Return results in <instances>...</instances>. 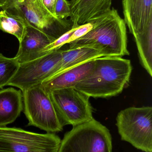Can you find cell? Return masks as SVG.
I'll use <instances>...</instances> for the list:
<instances>
[{
	"label": "cell",
	"instance_id": "5",
	"mask_svg": "<svg viewBox=\"0 0 152 152\" xmlns=\"http://www.w3.org/2000/svg\"><path fill=\"white\" fill-rule=\"evenodd\" d=\"M23 110L29 126H34L48 133L61 132L63 126L58 117L49 93L42 84L22 91Z\"/></svg>",
	"mask_w": 152,
	"mask_h": 152
},
{
	"label": "cell",
	"instance_id": "14",
	"mask_svg": "<svg viewBox=\"0 0 152 152\" xmlns=\"http://www.w3.org/2000/svg\"><path fill=\"white\" fill-rule=\"evenodd\" d=\"M22 91L12 87L0 90V127L14 122L23 110Z\"/></svg>",
	"mask_w": 152,
	"mask_h": 152
},
{
	"label": "cell",
	"instance_id": "10",
	"mask_svg": "<svg viewBox=\"0 0 152 152\" xmlns=\"http://www.w3.org/2000/svg\"><path fill=\"white\" fill-rule=\"evenodd\" d=\"M124 21L136 45L148 43L152 37V0H122Z\"/></svg>",
	"mask_w": 152,
	"mask_h": 152
},
{
	"label": "cell",
	"instance_id": "17",
	"mask_svg": "<svg viewBox=\"0 0 152 152\" xmlns=\"http://www.w3.org/2000/svg\"><path fill=\"white\" fill-rule=\"evenodd\" d=\"M19 64L15 57L7 58L0 53V88L7 86L17 72Z\"/></svg>",
	"mask_w": 152,
	"mask_h": 152
},
{
	"label": "cell",
	"instance_id": "19",
	"mask_svg": "<svg viewBox=\"0 0 152 152\" xmlns=\"http://www.w3.org/2000/svg\"><path fill=\"white\" fill-rule=\"evenodd\" d=\"M93 26V24L91 22H89L76 27L70 37L69 43L79 39L85 35L92 29Z\"/></svg>",
	"mask_w": 152,
	"mask_h": 152
},
{
	"label": "cell",
	"instance_id": "1",
	"mask_svg": "<svg viewBox=\"0 0 152 152\" xmlns=\"http://www.w3.org/2000/svg\"><path fill=\"white\" fill-rule=\"evenodd\" d=\"M93 70L75 88L89 97L107 98L117 95L129 84L130 60L122 57H102L95 59Z\"/></svg>",
	"mask_w": 152,
	"mask_h": 152
},
{
	"label": "cell",
	"instance_id": "6",
	"mask_svg": "<svg viewBox=\"0 0 152 152\" xmlns=\"http://www.w3.org/2000/svg\"><path fill=\"white\" fill-rule=\"evenodd\" d=\"M1 9L19 15L29 26L43 32L54 40L70 29L66 28L63 20L48 11L42 0H8Z\"/></svg>",
	"mask_w": 152,
	"mask_h": 152
},
{
	"label": "cell",
	"instance_id": "15",
	"mask_svg": "<svg viewBox=\"0 0 152 152\" xmlns=\"http://www.w3.org/2000/svg\"><path fill=\"white\" fill-rule=\"evenodd\" d=\"M102 57L100 51L91 46H82L63 50L61 60L49 78L81 63Z\"/></svg>",
	"mask_w": 152,
	"mask_h": 152
},
{
	"label": "cell",
	"instance_id": "9",
	"mask_svg": "<svg viewBox=\"0 0 152 152\" xmlns=\"http://www.w3.org/2000/svg\"><path fill=\"white\" fill-rule=\"evenodd\" d=\"M63 50L53 51L33 60L20 63L16 74L7 86L21 91L38 84L51 76L62 57Z\"/></svg>",
	"mask_w": 152,
	"mask_h": 152
},
{
	"label": "cell",
	"instance_id": "4",
	"mask_svg": "<svg viewBox=\"0 0 152 152\" xmlns=\"http://www.w3.org/2000/svg\"><path fill=\"white\" fill-rule=\"evenodd\" d=\"M112 149L109 130L93 118L67 132L58 152H112Z\"/></svg>",
	"mask_w": 152,
	"mask_h": 152
},
{
	"label": "cell",
	"instance_id": "20",
	"mask_svg": "<svg viewBox=\"0 0 152 152\" xmlns=\"http://www.w3.org/2000/svg\"><path fill=\"white\" fill-rule=\"evenodd\" d=\"M56 1V0H42L43 4L46 8L52 15L55 17H56L54 14V10Z\"/></svg>",
	"mask_w": 152,
	"mask_h": 152
},
{
	"label": "cell",
	"instance_id": "2",
	"mask_svg": "<svg viewBox=\"0 0 152 152\" xmlns=\"http://www.w3.org/2000/svg\"><path fill=\"white\" fill-rule=\"evenodd\" d=\"M90 22L93 24L92 29L80 38L69 43V48L91 46L100 51L103 57L129 55L126 25L117 10L111 8Z\"/></svg>",
	"mask_w": 152,
	"mask_h": 152
},
{
	"label": "cell",
	"instance_id": "7",
	"mask_svg": "<svg viewBox=\"0 0 152 152\" xmlns=\"http://www.w3.org/2000/svg\"><path fill=\"white\" fill-rule=\"evenodd\" d=\"M61 142L54 133L37 134L0 127V152H58Z\"/></svg>",
	"mask_w": 152,
	"mask_h": 152
},
{
	"label": "cell",
	"instance_id": "16",
	"mask_svg": "<svg viewBox=\"0 0 152 152\" xmlns=\"http://www.w3.org/2000/svg\"><path fill=\"white\" fill-rule=\"evenodd\" d=\"M29 26L26 20L19 15L5 10L0 11V30L14 36L20 42Z\"/></svg>",
	"mask_w": 152,
	"mask_h": 152
},
{
	"label": "cell",
	"instance_id": "21",
	"mask_svg": "<svg viewBox=\"0 0 152 152\" xmlns=\"http://www.w3.org/2000/svg\"><path fill=\"white\" fill-rule=\"evenodd\" d=\"M7 1L8 0H0V8L1 9L2 7L5 5Z\"/></svg>",
	"mask_w": 152,
	"mask_h": 152
},
{
	"label": "cell",
	"instance_id": "18",
	"mask_svg": "<svg viewBox=\"0 0 152 152\" xmlns=\"http://www.w3.org/2000/svg\"><path fill=\"white\" fill-rule=\"evenodd\" d=\"M54 14L57 18L62 20L70 17V9L69 2L67 0H56Z\"/></svg>",
	"mask_w": 152,
	"mask_h": 152
},
{
	"label": "cell",
	"instance_id": "12",
	"mask_svg": "<svg viewBox=\"0 0 152 152\" xmlns=\"http://www.w3.org/2000/svg\"><path fill=\"white\" fill-rule=\"evenodd\" d=\"M54 41L43 32L28 26L15 58L19 63L37 58L42 50Z\"/></svg>",
	"mask_w": 152,
	"mask_h": 152
},
{
	"label": "cell",
	"instance_id": "11",
	"mask_svg": "<svg viewBox=\"0 0 152 152\" xmlns=\"http://www.w3.org/2000/svg\"><path fill=\"white\" fill-rule=\"evenodd\" d=\"M69 3L72 28H76L110 10L112 0H71Z\"/></svg>",
	"mask_w": 152,
	"mask_h": 152
},
{
	"label": "cell",
	"instance_id": "3",
	"mask_svg": "<svg viewBox=\"0 0 152 152\" xmlns=\"http://www.w3.org/2000/svg\"><path fill=\"white\" fill-rule=\"evenodd\" d=\"M116 126L121 140L138 150L152 152V107H131L120 111Z\"/></svg>",
	"mask_w": 152,
	"mask_h": 152
},
{
	"label": "cell",
	"instance_id": "13",
	"mask_svg": "<svg viewBox=\"0 0 152 152\" xmlns=\"http://www.w3.org/2000/svg\"><path fill=\"white\" fill-rule=\"evenodd\" d=\"M95 64V59L86 61L44 80L42 85L48 93L57 89L74 87L91 73Z\"/></svg>",
	"mask_w": 152,
	"mask_h": 152
},
{
	"label": "cell",
	"instance_id": "8",
	"mask_svg": "<svg viewBox=\"0 0 152 152\" xmlns=\"http://www.w3.org/2000/svg\"><path fill=\"white\" fill-rule=\"evenodd\" d=\"M62 125L74 127L93 118L90 97L74 87L49 92Z\"/></svg>",
	"mask_w": 152,
	"mask_h": 152
}]
</instances>
